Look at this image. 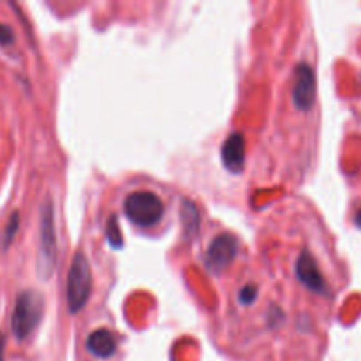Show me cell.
I'll list each match as a JSON object with an SVG mask.
<instances>
[{"label": "cell", "instance_id": "cell-1", "mask_svg": "<svg viewBox=\"0 0 361 361\" xmlns=\"http://www.w3.org/2000/svg\"><path fill=\"white\" fill-rule=\"evenodd\" d=\"M42 309H44V302L37 291L27 289L18 295L13 317H11V328L18 341H25L37 328L42 317Z\"/></svg>", "mask_w": 361, "mask_h": 361}, {"label": "cell", "instance_id": "cell-2", "mask_svg": "<svg viewBox=\"0 0 361 361\" xmlns=\"http://www.w3.org/2000/svg\"><path fill=\"white\" fill-rule=\"evenodd\" d=\"M92 291V271L83 252H76L67 275V309L78 314L85 305Z\"/></svg>", "mask_w": 361, "mask_h": 361}, {"label": "cell", "instance_id": "cell-3", "mask_svg": "<svg viewBox=\"0 0 361 361\" xmlns=\"http://www.w3.org/2000/svg\"><path fill=\"white\" fill-rule=\"evenodd\" d=\"M123 212L133 224L141 226V228H152L161 222L162 215H164V203L154 192L141 190V192L129 194L126 197Z\"/></svg>", "mask_w": 361, "mask_h": 361}, {"label": "cell", "instance_id": "cell-4", "mask_svg": "<svg viewBox=\"0 0 361 361\" xmlns=\"http://www.w3.org/2000/svg\"><path fill=\"white\" fill-rule=\"evenodd\" d=\"M56 261V235L55 221H53V204L46 201L41 212V242H39V277L49 279Z\"/></svg>", "mask_w": 361, "mask_h": 361}, {"label": "cell", "instance_id": "cell-5", "mask_svg": "<svg viewBox=\"0 0 361 361\" xmlns=\"http://www.w3.org/2000/svg\"><path fill=\"white\" fill-rule=\"evenodd\" d=\"M293 101L300 109H310L316 101V74L312 67L307 63H300L295 69V81H293Z\"/></svg>", "mask_w": 361, "mask_h": 361}, {"label": "cell", "instance_id": "cell-6", "mask_svg": "<svg viewBox=\"0 0 361 361\" xmlns=\"http://www.w3.org/2000/svg\"><path fill=\"white\" fill-rule=\"evenodd\" d=\"M236 252H238V243H236V240L233 236H219V238L214 240L210 249H208L207 267L212 268L214 271H221L222 268H226L235 259Z\"/></svg>", "mask_w": 361, "mask_h": 361}, {"label": "cell", "instance_id": "cell-7", "mask_svg": "<svg viewBox=\"0 0 361 361\" xmlns=\"http://www.w3.org/2000/svg\"><path fill=\"white\" fill-rule=\"evenodd\" d=\"M296 274H298L300 281H302L309 289L319 293V295H326L328 293L323 281V275L319 274V268H317L312 256H309V254H302V256H300L298 263H296Z\"/></svg>", "mask_w": 361, "mask_h": 361}, {"label": "cell", "instance_id": "cell-8", "mask_svg": "<svg viewBox=\"0 0 361 361\" xmlns=\"http://www.w3.org/2000/svg\"><path fill=\"white\" fill-rule=\"evenodd\" d=\"M245 161V141L242 134H231L222 147V162L233 173L242 171Z\"/></svg>", "mask_w": 361, "mask_h": 361}, {"label": "cell", "instance_id": "cell-9", "mask_svg": "<svg viewBox=\"0 0 361 361\" xmlns=\"http://www.w3.org/2000/svg\"><path fill=\"white\" fill-rule=\"evenodd\" d=\"M87 349L95 356V358H111L116 351V338L115 335L111 334L106 328H101V330H95L94 334H90L87 341Z\"/></svg>", "mask_w": 361, "mask_h": 361}, {"label": "cell", "instance_id": "cell-10", "mask_svg": "<svg viewBox=\"0 0 361 361\" xmlns=\"http://www.w3.org/2000/svg\"><path fill=\"white\" fill-rule=\"evenodd\" d=\"M182 221L185 224V236H192L197 233V224H200V215H197L196 207L190 201H183L182 204Z\"/></svg>", "mask_w": 361, "mask_h": 361}, {"label": "cell", "instance_id": "cell-11", "mask_svg": "<svg viewBox=\"0 0 361 361\" xmlns=\"http://www.w3.org/2000/svg\"><path fill=\"white\" fill-rule=\"evenodd\" d=\"M18 228H20V214H18V212H13V215H11L9 221H7L6 229H4L2 250L9 249V245L13 243V240H14V236H16Z\"/></svg>", "mask_w": 361, "mask_h": 361}, {"label": "cell", "instance_id": "cell-12", "mask_svg": "<svg viewBox=\"0 0 361 361\" xmlns=\"http://www.w3.org/2000/svg\"><path fill=\"white\" fill-rule=\"evenodd\" d=\"M108 238L109 243H111L115 249L122 247V236L118 233V226H116V219L111 217L109 219V224H108Z\"/></svg>", "mask_w": 361, "mask_h": 361}, {"label": "cell", "instance_id": "cell-13", "mask_svg": "<svg viewBox=\"0 0 361 361\" xmlns=\"http://www.w3.org/2000/svg\"><path fill=\"white\" fill-rule=\"evenodd\" d=\"M256 296H257V289H256V286H252V284L245 286V288L240 289V293H238V300L243 303V305H250V303L256 300Z\"/></svg>", "mask_w": 361, "mask_h": 361}, {"label": "cell", "instance_id": "cell-14", "mask_svg": "<svg viewBox=\"0 0 361 361\" xmlns=\"http://www.w3.org/2000/svg\"><path fill=\"white\" fill-rule=\"evenodd\" d=\"M14 42V32L9 25L0 23V46H11Z\"/></svg>", "mask_w": 361, "mask_h": 361}, {"label": "cell", "instance_id": "cell-15", "mask_svg": "<svg viewBox=\"0 0 361 361\" xmlns=\"http://www.w3.org/2000/svg\"><path fill=\"white\" fill-rule=\"evenodd\" d=\"M0 361H4V335L0 334Z\"/></svg>", "mask_w": 361, "mask_h": 361}, {"label": "cell", "instance_id": "cell-16", "mask_svg": "<svg viewBox=\"0 0 361 361\" xmlns=\"http://www.w3.org/2000/svg\"><path fill=\"white\" fill-rule=\"evenodd\" d=\"M356 226L361 229V210L358 212V215H356Z\"/></svg>", "mask_w": 361, "mask_h": 361}]
</instances>
